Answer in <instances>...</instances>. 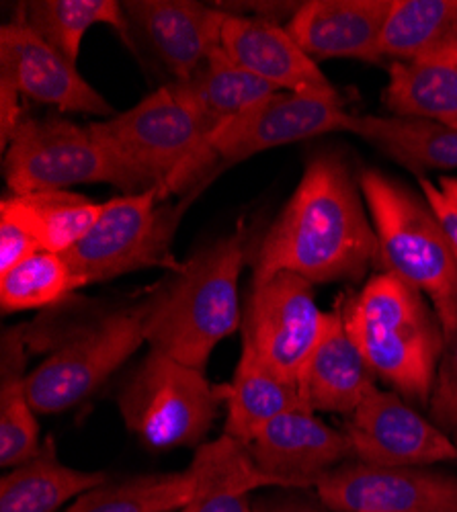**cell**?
<instances>
[{
  "mask_svg": "<svg viewBox=\"0 0 457 512\" xmlns=\"http://www.w3.org/2000/svg\"><path fill=\"white\" fill-rule=\"evenodd\" d=\"M339 154L314 156L255 252L253 281L294 273L306 281L359 279L378 259V236Z\"/></svg>",
  "mask_w": 457,
  "mask_h": 512,
  "instance_id": "cell-1",
  "label": "cell"
},
{
  "mask_svg": "<svg viewBox=\"0 0 457 512\" xmlns=\"http://www.w3.org/2000/svg\"><path fill=\"white\" fill-rule=\"evenodd\" d=\"M246 259L244 224L199 248L148 297L144 320L150 351L205 371L214 349L242 326L240 273Z\"/></svg>",
  "mask_w": 457,
  "mask_h": 512,
  "instance_id": "cell-2",
  "label": "cell"
},
{
  "mask_svg": "<svg viewBox=\"0 0 457 512\" xmlns=\"http://www.w3.org/2000/svg\"><path fill=\"white\" fill-rule=\"evenodd\" d=\"M89 130L126 177L130 193L158 189L166 199L212 168L210 130L175 84L128 111L89 123Z\"/></svg>",
  "mask_w": 457,
  "mask_h": 512,
  "instance_id": "cell-3",
  "label": "cell"
},
{
  "mask_svg": "<svg viewBox=\"0 0 457 512\" xmlns=\"http://www.w3.org/2000/svg\"><path fill=\"white\" fill-rule=\"evenodd\" d=\"M343 314L371 371L402 396L429 404L443 332L423 293L384 271L367 281Z\"/></svg>",
  "mask_w": 457,
  "mask_h": 512,
  "instance_id": "cell-4",
  "label": "cell"
},
{
  "mask_svg": "<svg viewBox=\"0 0 457 512\" xmlns=\"http://www.w3.org/2000/svg\"><path fill=\"white\" fill-rule=\"evenodd\" d=\"M386 273L427 293L433 310L457 297V256L427 201L378 170L357 179Z\"/></svg>",
  "mask_w": 457,
  "mask_h": 512,
  "instance_id": "cell-5",
  "label": "cell"
},
{
  "mask_svg": "<svg viewBox=\"0 0 457 512\" xmlns=\"http://www.w3.org/2000/svg\"><path fill=\"white\" fill-rule=\"evenodd\" d=\"M228 386H216L205 371L150 351L119 392V412L128 429L150 449L197 445L212 429Z\"/></svg>",
  "mask_w": 457,
  "mask_h": 512,
  "instance_id": "cell-6",
  "label": "cell"
},
{
  "mask_svg": "<svg viewBox=\"0 0 457 512\" xmlns=\"http://www.w3.org/2000/svg\"><path fill=\"white\" fill-rule=\"evenodd\" d=\"M181 213L164 205L158 189L109 199L91 232L62 256L82 287L146 269L177 273L183 263L171 244Z\"/></svg>",
  "mask_w": 457,
  "mask_h": 512,
  "instance_id": "cell-7",
  "label": "cell"
},
{
  "mask_svg": "<svg viewBox=\"0 0 457 512\" xmlns=\"http://www.w3.org/2000/svg\"><path fill=\"white\" fill-rule=\"evenodd\" d=\"M148 300L113 312L70 336L27 375V396L37 414H58L85 402L144 343Z\"/></svg>",
  "mask_w": 457,
  "mask_h": 512,
  "instance_id": "cell-8",
  "label": "cell"
},
{
  "mask_svg": "<svg viewBox=\"0 0 457 512\" xmlns=\"http://www.w3.org/2000/svg\"><path fill=\"white\" fill-rule=\"evenodd\" d=\"M3 173L13 195L70 191L93 183H109L130 195L126 177L89 125L80 127L64 117L21 119L5 150Z\"/></svg>",
  "mask_w": 457,
  "mask_h": 512,
  "instance_id": "cell-9",
  "label": "cell"
},
{
  "mask_svg": "<svg viewBox=\"0 0 457 512\" xmlns=\"http://www.w3.org/2000/svg\"><path fill=\"white\" fill-rule=\"evenodd\" d=\"M326 320L310 281L285 271L253 281L242 316V351L300 390Z\"/></svg>",
  "mask_w": 457,
  "mask_h": 512,
  "instance_id": "cell-10",
  "label": "cell"
},
{
  "mask_svg": "<svg viewBox=\"0 0 457 512\" xmlns=\"http://www.w3.org/2000/svg\"><path fill=\"white\" fill-rule=\"evenodd\" d=\"M351 113L339 95L275 93L251 111L228 121L207 146L212 166L236 164L271 148L304 142L316 136L347 132Z\"/></svg>",
  "mask_w": 457,
  "mask_h": 512,
  "instance_id": "cell-11",
  "label": "cell"
},
{
  "mask_svg": "<svg viewBox=\"0 0 457 512\" xmlns=\"http://www.w3.org/2000/svg\"><path fill=\"white\" fill-rule=\"evenodd\" d=\"M332 512H457V478L423 467L351 463L316 484Z\"/></svg>",
  "mask_w": 457,
  "mask_h": 512,
  "instance_id": "cell-12",
  "label": "cell"
},
{
  "mask_svg": "<svg viewBox=\"0 0 457 512\" xmlns=\"http://www.w3.org/2000/svg\"><path fill=\"white\" fill-rule=\"evenodd\" d=\"M347 437L361 463L421 467L457 461V445L392 392L373 388L351 412Z\"/></svg>",
  "mask_w": 457,
  "mask_h": 512,
  "instance_id": "cell-13",
  "label": "cell"
},
{
  "mask_svg": "<svg viewBox=\"0 0 457 512\" xmlns=\"http://www.w3.org/2000/svg\"><path fill=\"white\" fill-rule=\"evenodd\" d=\"M0 76L9 78L27 99L64 113L103 119L117 115L105 97L82 78L78 66L37 37L19 13L0 29Z\"/></svg>",
  "mask_w": 457,
  "mask_h": 512,
  "instance_id": "cell-14",
  "label": "cell"
},
{
  "mask_svg": "<svg viewBox=\"0 0 457 512\" xmlns=\"http://www.w3.org/2000/svg\"><path fill=\"white\" fill-rule=\"evenodd\" d=\"M246 447L261 472L283 488L316 486L337 463L353 455L347 433L332 429L310 410L273 418Z\"/></svg>",
  "mask_w": 457,
  "mask_h": 512,
  "instance_id": "cell-15",
  "label": "cell"
},
{
  "mask_svg": "<svg viewBox=\"0 0 457 512\" xmlns=\"http://www.w3.org/2000/svg\"><path fill=\"white\" fill-rule=\"evenodd\" d=\"M123 9L175 82H187L222 48V29L230 17L226 9L189 0H130Z\"/></svg>",
  "mask_w": 457,
  "mask_h": 512,
  "instance_id": "cell-16",
  "label": "cell"
},
{
  "mask_svg": "<svg viewBox=\"0 0 457 512\" xmlns=\"http://www.w3.org/2000/svg\"><path fill=\"white\" fill-rule=\"evenodd\" d=\"M222 50L279 93L339 95L318 64L287 33L285 25L271 19L230 13L222 29Z\"/></svg>",
  "mask_w": 457,
  "mask_h": 512,
  "instance_id": "cell-17",
  "label": "cell"
},
{
  "mask_svg": "<svg viewBox=\"0 0 457 512\" xmlns=\"http://www.w3.org/2000/svg\"><path fill=\"white\" fill-rule=\"evenodd\" d=\"M394 0H310L285 29L316 62L351 58L380 62V39Z\"/></svg>",
  "mask_w": 457,
  "mask_h": 512,
  "instance_id": "cell-18",
  "label": "cell"
},
{
  "mask_svg": "<svg viewBox=\"0 0 457 512\" xmlns=\"http://www.w3.org/2000/svg\"><path fill=\"white\" fill-rule=\"evenodd\" d=\"M376 373L367 365L349 332L343 310L328 312L326 328L304 371L300 394L310 412L351 414L378 388Z\"/></svg>",
  "mask_w": 457,
  "mask_h": 512,
  "instance_id": "cell-19",
  "label": "cell"
},
{
  "mask_svg": "<svg viewBox=\"0 0 457 512\" xmlns=\"http://www.w3.org/2000/svg\"><path fill=\"white\" fill-rule=\"evenodd\" d=\"M191 496L179 512H253L251 494L265 486H281L261 472L251 451L224 433L195 451L191 465Z\"/></svg>",
  "mask_w": 457,
  "mask_h": 512,
  "instance_id": "cell-20",
  "label": "cell"
},
{
  "mask_svg": "<svg viewBox=\"0 0 457 512\" xmlns=\"http://www.w3.org/2000/svg\"><path fill=\"white\" fill-rule=\"evenodd\" d=\"M384 105L394 117L457 130V39L408 62H392Z\"/></svg>",
  "mask_w": 457,
  "mask_h": 512,
  "instance_id": "cell-21",
  "label": "cell"
},
{
  "mask_svg": "<svg viewBox=\"0 0 457 512\" xmlns=\"http://www.w3.org/2000/svg\"><path fill=\"white\" fill-rule=\"evenodd\" d=\"M107 482L103 472H82L56 457L54 441L0 480V512H58L66 502Z\"/></svg>",
  "mask_w": 457,
  "mask_h": 512,
  "instance_id": "cell-22",
  "label": "cell"
},
{
  "mask_svg": "<svg viewBox=\"0 0 457 512\" xmlns=\"http://www.w3.org/2000/svg\"><path fill=\"white\" fill-rule=\"evenodd\" d=\"M31 31L64 60L78 66L82 37L93 25H109L136 50L134 27L117 0H31L17 9Z\"/></svg>",
  "mask_w": 457,
  "mask_h": 512,
  "instance_id": "cell-23",
  "label": "cell"
},
{
  "mask_svg": "<svg viewBox=\"0 0 457 512\" xmlns=\"http://www.w3.org/2000/svg\"><path fill=\"white\" fill-rule=\"evenodd\" d=\"M173 84L203 117L210 140L222 125L279 93L269 82L238 66L222 48L207 58L187 82Z\"/></svg>",
  "mask_w": 457,
  "mask_h": 512,
  "instance_id": "cell-24",
  "label": "cell"
},
{
  "mask_svg": "<svg viewBox=\"0 0 457 512\" xmlns=\"http://www.w3.org/2000/svg\"><path fill=\"white\" fill-rule=\"evenodd\" d=\"M351 134L412 170L457 168V130L433 121L351 115Z\"/></svg>",
  "mask_w": 457,
  "mask_h": 512,
  "instance_id": "cell-25",
  "label": "cell"
},
{
  "mask_svg": "<svg viewBox=\"0 0 457 512\" xmlns=\"http://www.w3.org/2000/svg\"><path fill=\"white\" fill-rule=\"evenodd\" d=\"M226 433L248 445L273 418L308 410L300 390L269 371L257 357L242 351L226 398Z\"/></svg>",
  "mask_w": 457,
  "mask_h": 512,
  "instance_id": "cell-26",
  "label": "cell"
},
{
  "mask_svg": "<svg viewBox=\"0 0 457 512\" xmlns=\"http://www.w3.org/2000/svg\"><path fill=\"white\" fill-rule=\"evenodd\" d=\"M23 326L3 334L0 375V463L19 467L41 451L39 424L27 396V353Z\"/></svg>",
  "mask_w": 457,
  "mask_h": 512,
  "instance_id": "cell-27",
  "label": "cell"
},
{
  "mask_svg": "<svg viewBox=\"0 0 457 512\" xmlns=\"http://www.w3.org/2000/svg\"><path fill=\"white\" fill-rule=\"evenodd\" d=\"M457 39V0H394L380 60L408 62Z\"/></svg>",
  "mask_w": 457,
  "mask_h": 512,
  "instance_id": "cell-28",
  "label": "cell"
},
{
  "mask_svg": "<svg viewBox=\"0 0 457 512\" xmlns=\"http://www.w3.org/2000/svg\"><path fill=\"white\" fill-rule=\"evenodd\" d=\"M191 496V476L152 474L105 482L78 496L66 512H179Z\"/></svg>",
  "mask_w": 457,
  "mask_h": 512,
  "instance_id": "cell-29",
  "label": "cell"
},
{
  "mask_svg": "<svg viewBox=\"0 0 457 512\" xmlns=\"http://www.w3.org/2000/svg\"><path fill=\"white\" fill-rule=\"evenodd\" d=\"M31 222L41 248L64 254L97 224L103 203L74 191L13 195Z\"/></svg>",
  "mask_w": 457,
  "mask_h": 512,
  "instance_id": "cell-30",
  "label": "cell"
},
{
  "mask_svg": "<svg viewBox=\"0 0 457 512\" xmlns=\"http://www.w3.org/2000/svg\"><path fill=\"white\" fill-rule=\"evenodd\" d=\"M80 281L58 252L39 250L0 275V306L5 314L46 308L80 289Z\"/></svg>",
  "mask_w": 457,
  "mask_h": 512,
  "instance_id": "cell-31",
  "label": "cell"
},
{
  "mask_svg": "<svg viewBox=\"0 0 457 512\" xmlns=\"http://www.w3.org/2000/svg\"><path fill=\"white\" fill-rule=\"evenodd\" d=\"M435 314L443 332V351L431 394V416L445 431H457V297Z\"/></svg>",
  "mask_w": 457,
  "mask_h": 512,
  "instance_id": "cell-32",
  "label": "cell"
},
{
  "mask_svg": "<svg viewBox=\"0 0 457 512\" xmlns=\"http://www.w3.org/2000/svg\"><path fill=\"white\" fill-rule=\"evenodd\" d=\"M39 250L44 248L17 199H3L0 203V275L9 273Z\"/></svg>",
  "mask_w": 457,
  "mask_h": 512,
  "instance_id": "cell-33",
  "label": "cell"
},
{
  "mask_svg": "<svg viewBox=\"0 0 457 512\" xmlns=\"http://www.w3.org/2000/svg\"><path fill=\"white\" fill-rule=\"evenodd\" d=\"M19 95L21 93L15 84L0 76V142H3V150L9 148L11 138L21 123Z\"/></svg>",
  "mask_w": 457,
  "mask_h": 512,
  "instance_id": "cell-34",
  "label": "cell"
},
{
  "mask_svg": "<svg viewBox=\"0 0 457 512\" xmlns=\"http://www.w3.org/2000/svg\"><path fill=\"white\" fill-rule=\"evenodd\" d=\"M439 189L449 199V203L457 209V177H439Z\"/></svg>",
  "mask_w": 457,
  "mask_h": 512,
  "instance_id": "cell-35",
  "label": "cell"
},
{
  "mask_svg": "<svg viewBox=\"0 0 457 512\" xmlns=\"http://www.w3.org/2000/svg\"><path fill=\"white\" fill-rule=\"evenodd\" d=\"M261 512H316V510H302V508H275V510H261Z\"/></svg>",
  "mask_w": 457,
  "mask_h": 512,
  "instance_id": "cell-36",
  "label": "cell"
}]
</instances>
